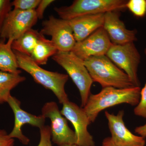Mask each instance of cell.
Listing matches in <instances>:
<instances>
[{
	"label": "cell",
	"instance_id": "6da1fadb",
	"mask_svg": "<svg viewBox=\"0 0 146 146\" xmlns=\"http://www.w3.org/2000/svg\"><path fill=\"white\" fill-rule=\"evenodd\" d=\"M141 89L139 86L125 89L105 87L98 94H90L82 108L91 123H94L100 112L108 108L122 104L136 106L140 101Z\"/></svg>",
	"mask_w": 146,
	"mask_h": 146
},
{
	"label": "cell",
	"instance_id": "7a4b0ae2",
	"mask_svg": "<svg viewBox=\"0 0 146 146\" xmlns=\"http://www.w3.org/2000/svg\"><path fill=\"white\" fill-rule=\"evenodd\" d=\"M14 52L19 68L29 74L36 83L52 91L60 104L69 101L65 89L69 78L68 74L46 70L36 64L30 56Z\"/></svg>",
	"mask_w": 146,
	"mask_h": 146
},
{
	"label": "cell",
	"instance_id": "3957f363",
	"mask_svg": "<svg viewBox=\"0 0 146 146\" xmlns=\"http://www.w3.org/2000/svg\"><path fill=\"white\" fill-rule=\"evenodd\" d=\"M84 61L94 82L100 84L103 88L125 89L135 86L127 75L106 55L92 56Z\"/></svg>",
	"mask_w": 146,
	"mask_h": 146
},
{
	"label": "cell",
	"instance_id": "277c9868",
	"mask_svg": "<svg viewBox=\"0 0 146 146\" xmlns=\"http://www.w3.org/2000/svg\"><path fill=\"white\" fill-rule=\"evenodd\" d=\"M52 58L66 71L77 87L81 98L82 108H83L91 94L90 90L94 82L84 61L71 51H58Z\"/></svg>",
	"mask_w": 146,
	"mask_h": 146
},
{
	"label": "cell",
	"instance_id": "5b68a950",
	"mask_svg": "<svg viewBox=\"0 0 146 146\" xmlns=\"http://www.w3.org/2000/svg\"><path fill=\"white\" fill-rule=\"evenodd\" d=\"M125 0H75L68 6L54 8L61 19L70 21L80 16L105 13L126 8Z\"/></svg>",
	"mask_w": 146,
	"mask_h": 146
},
{
	"label": "cell",
	"instance_id": "8992f818",
	"mask_svg": "<svg viewBox=\"0 0 146 146\" xmlns=\"http://www.w3.org/2000/svg\"><path fill=\"white\" fill-rule=\"evenodd\" d=\"M106 55L127 75L134 86L140 87L138 70L141 56L134 42L123 45L112 44Z\"/></svg>",
	"mask_w": 146,
	"mask_h": 146
},
{
	"label": "cell",
	"instance_id": "52a82bcc",
	"mask_svg": "<svg viewBox=\"0 0 146 146\" xmlns=\"http://www.w3.org/2000/svg\"><path fill=\"white\" fill-rule=\"evenodd\" d=\"M42 112L45 118L50 120L51 138L54 143L58 146L76 145L75 133L69 127L67 119L61 114L55 102L46 103Z\"/></svg>",
	"mask_w": 146,
	"mask_h": 146
},
{
	"label": "cell",
	"instance_id": "ba28073f",
	"mask_svg": "<svg viewBox=\"0 0 146 146\" xmlns=\"http://www.w3.org/2000/svg\"><path fill=\"white\" fill-rule=\"evenodd\" d=\"M40 33L51 36L58 51L71 52L76 42L69 21L53 16L43 21Z\"/></svg>",
	"mask_w": 146,
	"mask_h": 146
},
{
	"label": "cell",
	"instance_id": "9c48e42d",
	"mask_svg": "<svg viewBox=\"0 0 146 146\" xmlns=\"http://www.w3.org/2000/svg\"><path fill=\"white\" fill-rule=\"evenodd\" d=\"M35 10L11 11L4 21L0 38L13 41L32 29L38 20Z\"/></svg>",
	"mask_w": 146,
	"mask_h": 146
},
{
	"label": "cell",
	"instance_id": "30bf717a",
	"mask_svg": "<svg viewBox=\"0 0 146 146\" xmlns=\"http://www.w3.org/2000/svg\"><path fill=\"white\" fill-rule=\"evenodd\" d=\"M60 112L74 128L76 145L78 146H95L93 136L88 131V126L91 123L82 108L69 101L63 104Z\"/></svg>",
	"mask_w": 146,
	"mask_h": 146
},
{
	"label": "cell",
	"instance_id": "8fae6325",
	"mask_svg": "<svg viewBox=\"0 0 146 146\" xmlns=\"http://www.w3.org/2000/svg\"><path fill=\"white\" fill-rule=\"evenodd\" d=\"M112 45L102 27L82 41L76 42L71 52L84 61L92 56L106 55Z\"/></svg>",
	"mask_w": 146,
	"mask_h": 146
},
{
	"label": "cell",
	"instance_id": "7c38bea8",
	"mask_svg": "<svg viewBox=\"0 0 146 146\" xmlns=\"http://www.w3.org/2000/svg\"><path fill=\"white\" fill-rule=\"evenodd\" d=\"M108 121V127L111 134V140L117 146H145V138L134 135L126 127L123 117V110H120L117 115L105 112Z\"/></svg>",
	"mask_w": 146,
	"mask_h": 146
},
{
	"label": "cell",
	"instance_id": "4fadbf2b",
	"mask_svg": "<svg viewBox=\"0 0 146 146\" xmlns=\"http://www.w3.org/2000/svg\"><path fill=\"white\" fill-rule=\"evenodd\" d=\"M7 103L13 110L15 117L13 130L9 135L13 139L17 138L24 145H27L30 140L23 134L21 130L22 127L25 124H29L40 129L44 126L46 118L42 115L36 116L25 111L21 108L20 102L11 96Z\"/></svg>",
	"mask_w": 146,
	"mask_h": 146
},
{
	"label": "cell",
	"instance_id": "5bb4252c",
	"mask_svg": "<svg viewBox=\"0 0 146 146\" xmlns=\"http://www.w3.org/2000/svg\"><path fill=\"white\" fill-rule=\"evenodd\" d=\"M119 11H113L104 13L103 27L115 45H123L137 40L136 30H129L120 19Z\"/></svg>",
	"mask_w": 146,
	"mask_h": 146
},
{
	"label": "cell",
	"instance_id": "9a60e30c",
	"mask_svg": "<svg viewBox=\"0 0 146 146\" xmlns=\"http://www.w3.org/2000/svg\"><path fill=\"white\" fill-rule=\"evenodd\" d=\"M104 13L80 16L68 21L76 42L82 41L103 26Z\"/></svg>",
	"mask_w": 146,
	"mask_h": 146
},
{
	"label": "cell",
	"instance_id": "2e32d148",
	"mask_svg": "<svg viewBox=\"0 0 146 146\" xmlns=\"http://www.w3.org/2000/svg\"><path fill=\"white\" fill-rule=\"evenodd\" d=\"M13 39H9L6 43L0 42V70L20 74L17 58L12 48Z\"/></svg>",
	"mask_w": 146,
	"mask_h": 146
},
{
	"label": "cell",
	"instance_id": "e0dca14e",
	"mask_svg": "<svg viewBox=\"0 0 146 146\" xmlns=\"http://www.w3.org/2000/svg\"><path fill=\"white\" fill-rule=\"evenodd\" d=\"M58 51L53 42L41 34L30 57L37 65H44L46 64L49 58L53 56Z\"/></svg>",
	"mask_w": 146,
	"mask_h": 146
},
{
	"label": "cell",
	"instance_id": "ac0fdd59",
	"mask_svg": "<svg viewBox=\"0 0 146 146\" xmlns=\"http://www.w3.org/2000/svg\"><path fill=\"white\" fill-rule=\"evenodd\" d=\"M41 33L32 29L13 41L12 48L17 52L31 56L41 36Z\"/></svg>",
	"mask_w": 146,
	"mask_h": 146
},
{
	"label": "cell",
	"instance_id": "d6986e66",
	"mask_svg": "<svg viewBox=\"0 0 146 146\" xmlns=\"http://www.w3.org/2000/svg\"><path fill=\"white\" fill-rule=\"evenodd\" d=\"M25 80L20 74L0 71V104L7 102L11 91Z\"/></svg>",
	"mask_w": 146,
	"mask_h": 146
},
{
	"label": "cell",
	"instance_id": "ffe728a7",
	"mask_svg": "<svg viewBox=\"0 0 146 146\" xmlns=\"http://www.w3.org/2000/svg\"><path fill=\"white\" fill-rule=\"evenodd\" d=\"M126 7L134 16L139 18H143L146 14V0L127 1Z\"/></svg>",
	"mask_w": 146,
	"mask_h": 146
},
{
	"label": "cell",
	"instance_id": "44dd1931",
	"mask_svg": "<svg viewBox=\"0 0 146 146\" xmlns=\"http://www.w3.org/2000/svg\"><path fill=\"white\" fill-rule=\"evenodd\" d=\"M40 0H14L11 2L13 9L22 11L35 10Z\"/></svg>",
	"mask_w": 146,
	"mask_h": 146
},
{
	"label": "cell",
	"instance_id": "7402d4cb",
	"mask_svg": "<svg viewBox=\"0 0 146 146\" xmlns=\"http://www.w3.org/2000/svg\"><path fill=\"white\" fill-rule=\"evenodd\" d=\"M133 111L136 116L146 118V82L143 88L141 89L140 101Z\"/></svg>",
	"mask_w": 146,
	"mask_h": 146
},
{
	"label": "cell",
	"instance_id": "603a6c76",
	"mask_svg": "<svg viewBox=\"0 0 146 146\" xmlns=\"http://www.w3.org/2000/svg\"><path fill=\"white\" fill-rule=\"evenodd\" d=\"M12 7L11 2L9 0H0V34L5 18L12 10Z\"/></svg>",
	"mask_w": 146,
	"mask_h": 146
},
{
	"label": "cell",
	"instance_id": "cb8c5ba5",
	"mask_svg": "<svg viewBox=\"0 0 146 146\" xmlns=\"http://www.w3.org/2000/svg\"><path fill=\"white\" fill-rule=\"evenodd\" d=\"M40 140L37 146H52L50 127L44 126L40 129Z\"/></svg>",
	"mask_w": 146,
	"mask_h": 146
},
{
	"label": "cell",
	"instance_id": "d4e9b609",
	"mask_svg": "<svg viewBox=\"0 0 146 146\" xmlns=\"http://www.w3.org/2000/svg\"><path fill=\"white\" fill-rule=\"evenodd\" d=\"M54 2V0H40V2L35 9L38 19H42L43 18L45 10Z\"/></svg>",
	"mask_w": 146,
	"mask_h": 146
},
{
	"label": "cell",
	"instance_id": "484cf974",
	"mask_svg": "<svg viewBox=\"0 0 146 146\" xmlns=\"http://www.w3.org/2000/svg\"><path fill=\"white\" fill-rule=\"evenodd\" d=\"M14 140L11 138L7 132L0 129V146H14Z\"/></svg>",
	"mask_w": 146,
	"mask_h": 146
},
{
	"label": "cell",
	"instance_id": "4316f807",
	"mask_svg": "<svg viewBox=\"0 0 146 146\" xmlns=\"http://www.w3.org/2000/svg\"><path fill=\"white\" fill-rule=\"evenodd\" d=\"M135 133L144 138L146 137V123L144 125L137 127L135 129Z\"/></svg>",
	"mask_w": 146,
	"mask_h": 146
},
{
	"label": "cell",
	"instance_id": "83f0119b",
	"mask_svg": "<svg viewBox=\"0 0 146 146\" xmlns=\"http://www.w3.org/2000/svg\"><path fill=\"white\" fill-rule=\"evenodd\" d=\"M102 146H117L112 142L110 137L104 138L102 143Z\"/></svg>",
	"mask_w": 146,
	"mask_h": 146
},
{
	"label": "cell",
	"instance_id": "f1b7e54d",
	"mask_svg": "<svg viewBox=\"0 0 146 146\" xmlns=\"http://www.w3.org/2000/svg\"><path fill=\"white\" fill-rule=\"evenodd\" d=\"M62 146H78L77 145H76V144H74V145H65Z\"/></svg>",
	"mask_w": 146,
	"mask_h": 146
},
{
	"label": "cell",
	"instance_id": "f546056e",
	"mask_svg": "<svg viewBox=\"0 0 146 146\" xmlns=\"http://www.w3.org/2000/svg\"><path fill=\"white\" fill-rule=\"evenodd\" d=\"M144 52H145V54L146 55V48H145V50H144Z\"/></svg>",
	"mask_w": 146,
	"mask_h": 146
}]
</instances>
